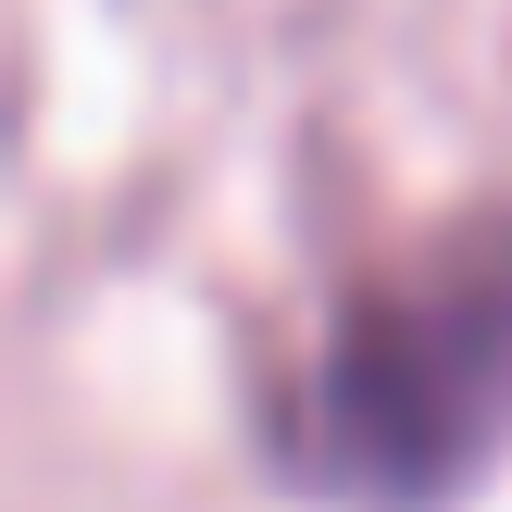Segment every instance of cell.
<instances>
[{
    "label": "cell",
    "mask_w": 512,
    "mask_h": 512,
    "mask_svg": "<svg viewBox=\"0 0 512 512\" xmlns=\"http://www.w3.org/2000/svg\"><path fill=\"white\" fill-rule=\"evenodd\" d=\"M275 463L350 512H438L512 463V213L338 300L275 413Z\"/></svg>",
    "instance_id": "1"
}]
</instances>
